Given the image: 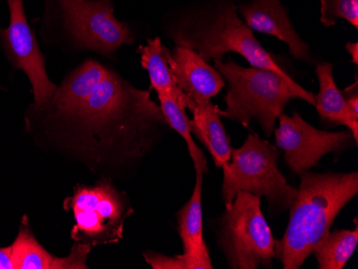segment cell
Listing matches in <instances>:
<instances>
[{
  "label": "cell",
  "instance_id": "cell-24",
  "mask_svg": "<svg viewBox=\"0 0 358 269\" xmlns=\"http://www.w3.org/2000/svg\"><path fill=\"white\" fill-rule=\"evenodd\" d=\"M0 89H1V86H0Z\"/></svg>",
  "mask_w": 358,
  "mask_h": 269
},
{
  "label": "cell",
  "instance_id": "cell-19",
  "mask_svg": "<svg viewBox=\"0 0 358 269\" xmlns=\"http://www.w3.org/2000/svg\"><path fill=\"white\" fill-rule=\"evenodd\" d=\"M159 101H160V110L164 114L166 124L174 129L179 136H182L186 140L188 146L189 154L192 158L196 173H208L207 160L205 158L202 150L196 146L191 136L190 124L186 115V108L178 102L175 101L168 94H159Z\"/></svg>",
  "mask_w": 358,
  "mask_h": 269
},
{
  "label": "cell",
  "instance_id": "cell-8",
  "mask_svg": "<svg viewBox=\"0 0 358 269\" xmlns=\"http://www.w3.org/2000/svg\"><path fill=\"white\" fill-rule=\"evenodd\" d=\"M64 208L72 210L76 220L72 240L90 247L120 242L124 221L134 212L126 196L108 180L94 187H78Z\"/></svg>",
  "mask_w": 358,
  "mask_h": 269
},
{
  "label": "cell",
  "instance_id": "cell-15",
  "mask_svg": "<svg viewBox=\"0 0 358 269\" xmlns=\"http://www.w3.org/2000/svg\"><path fill=\"white\" fill-rule=\"evenodd\" d=\"M186 108L193 114L192 120H189L191 133L206 146L217 168H222L230 162L232 147L221 122L218 106L211 103L210 100L186 99Z\"/></svg>",
  "mask_w": 358,
  "mask_h": 269
},
{
  "label": "cell",
  "instance_id": "cell-12",
  "mask_svg": "<svg viewBox=\"0 0 358 269\" xmlns=\"http://www.w3.org/2000/svg\"><path fill=\"white\" fill-rule=\"evenodd\" d=\"M168 61L177 87L186 99L210 100L225 87L224 80L216 68L211 67L193 50L176 46L174 51H169Z\"/></svg>",
  "mask_w": 358,
  "mask_h": 269
},
{
  "label": "cell",
  "instance_id": "cell-23",
  "mask_svg": "<svg viewBox=\"0 0 358 269\" xmlns=\"http://www.w3.org/2000/svg\"><path fill=\"white\" fill-rule=\"evenodd\" d=\"M345 49L348 50V52H349L350 55L352 56V61L355 64V65H357L358 64V44L357 42H349V43H347V45H345Z\"/></svg>",
  "mask_w": 358,
  "mask_h": 269
},
{
  "label": "cell",
  "instance_id": "cell-9",
  "mask_svg": "<svg viewBox=\"0 0 358 269\" xmlns=\"http://www.w3.org/2000/svg\"><path fill=\"white\" fill-rule=\"evenodd\" d=\"M9 25L0 29V40L8 59L22 70L31 84L37 112L51 102L58 86L48 78L45 61L40 51L35 33L30 27L22 0H8Z\"/></svg>",
  "mask_w": 358,
  "mask_h": 269
},
{
  "label": "cell",
  "instance_id": "cell-17",
  "mask_svg": "<svg viewBox=\"0 0 358 269\" xmlns=\"http://www.w3.org/2000/svg\"><path fill=\"white\" fill-rule=\"evenodd\" d=\"M140 51L141 64L150 75V88L156 90L158 94H168L186 108L185 94L177 87L172 69L169 65L168 53L170 50L162 44L160 38H155L148 40V45L141 48Z\"/></svg>",
  "mask_w": 358,
  "mask_h": 269
},
{
  "label": "cell",
  "instance_id": "cell-14",
  "mask_svg": "<svg viewBox=\"0 0 358 269\" xmlns=\"http://www.w3.org/2000/svg\"><path fill=\"white\" fill-rule=\"evenodd\" d=\"M14 269H85L92 247L76 242L67 258H56L43 248L30 230L27 217L22 221L19 234L11 245Z\"/></svg>",
  "mask_w": 358,
  "mask_h": 269
},
{
  "label": "cell",
  "instance_id": "cell-1",
  "mask_svg": "<svg viewBox=\"0 0 358 269\" xmlns=\"http://www.w3.org/2000/svg\"><path fill=\"white\" fill-rule=\"evenodd\" d=\"M39 113L69 134L99 138L120 163L143 156L148 134L166 124L150 92L138 89L94 59L78 66Z\"/></svg>",
  "mask_w": 358,
  "mask_h": 269
},
{
  "label": "cell",
  "instance_id": "cell-4",
  "mask_svg": "<svg viewBox=\"0 0 358 269\" xmlns=\"http://www.w3.org/2000/svg\"><path fill=\"white\" fill-rule=\"evenodd\" d=\"M176 46H184L208 60H222L227 53L243 56L252 67L271 70L293 80L277 65L271 54L253 36L252 29L238 19L234 3H224L216 10L193 14L171 27Z\"/></svg>",
  "mask_w": 358,
  "mask_h": 269
},
{
  "label": "cell",
  "instance_id": "cell-6",
  "mask_svg": "<svg viewBox=\"0 0 358 269\" xmlns=\"http://www.w3.org/2000/svg\"><path fill=\"white\" fill-rule=\"evenodd\" d=\"M44 21L58 26L78 50L110 56L134 43L129 26L114 14L113 0H44Z\"/></svg>",
  "mask_w": 358,
  "mask_h": 269
},
{
  "label": "cell",
  "instance_id": "cell-22",
  "mask_svg": "<svg viewBox=\"0 0 358 269\" xmlns=\"http://www.w3.org/2000/svg\"><path fill=\"white\" fill-rule=\"evenodd\" d=\"M0 269H14L11 247L0 248Z\"/></svg>",
  "mask_w": 358,
  "mask_h": 269
},
{
  "label": "cell",
  "instance_id": "cell-2",
  "mask_svg": "<svg viewBox=\"0 0 358 269\" xmlns=\"http://www.w3.org/2000/svg\"><path fill=\"white\" fill-rule=\"evenodd\" d=\"M358 194L357 172L301 174L296 200L282 240H275V258L285 269H299L329 233L336 217Z\"/></svg>",
  "mask_w": 358,
  "mask_h": 269
},
{
  "label": "cell",
  "instance_id": "cell-20",
  "mask_svg": "<svg viewBox=\"0 0 358 269\" xmlns=\"http://www.w3.org/2000/svg\"><path fill=\"white\" fill-rule=\"evenodd\" d=\"M345 20L358 27V0H321V22L327 27L336 25V20Z\"/></svg>",
  "mask_w": 358,
  "mask_h": 269
},
{
  "label": "cell",
  "instance_id": "cell-3",
  "mask_svg": "<svg viewBox=\"0 0 358 269\" xmlns=\"http://www.w3.org/2000/svg\"><path fill=\"white\" fill-rule=\"evenodd\" d=\"M215 68L227 85V108L219 110L220 116L246 128L257 119L267 138L275 131V122L291 100L301 99L315 106L313 92L271 70L245 68L232 59L215 60Z\"/></svg>",
  "mask_w": 358,
  "mask_h": 269
},
{
  "label": "cell",
  "instance_id": "cell-16",
  "mask_svg": "<svg viewBox=\"0 0 358 269\" xmlns=\"http://www.w3.org/2000/svg\"><path fill=\"white\" fill-rule=\"evenodd\" d=\"M333 64L322 62L317 65L320 92L315 96V108L322 122L329 124H343L349 128L355 144L358 140V117L348 106L343 92L338 89L333 74Z\"/></svg>",
  "mask_w": 358,
  "mask_h": 269
},
{
  "label": "cell",
  "instance_id": "cell-11",
  "mask_svg": "<svg viewBox=\"0 0 358 269\" xmlns=\"http://www.w3.org/2000/svg\"><path fill=\"white\" fill-rule=\"evenodd\" d=\"M202 182V173H196L192 196L177 215L184 253L173 258L157 253H145V260L152 268L213 269L208 248L203 237Z\"/></svg>",
  "mask_w": 358,
  "mask_h": 269
},
{
  "label": "cell",
  "instance_id": "cell-13",
  "mask_svg": "<svg viewBox=\"0 0 358 269\" xmlns=\"http://www.w3.org/2000/svg\"><path fill=\"white\" fill-rule=\"evenodd\" d=\"M237 12L250 29L278 38L287 43L293 57L307 62L313 60L310 50L296 33L280 0H250L239 5Z\"/></svg>",
  "mask_w": 358,
  "mask_h": 269
},
{
  "label": "cell",
  "instance_id": "cell-18",
  "mask_svg": "<svg viewBox=\"0 0 358 269\" xmlns=\"http://www.w3.org/2000/svg\"><path fill=\"white\" fill-rule=\"evenodd\" d=\"M355 228L329 232L313 250L320 269H343L355 252L358 244L357 218Z\"/></svg>",
  "mask_w": 358,
  "mask_h": 269
},
{
  "label": "cell",
  "instance_id": "cell-10",
  "mask_svg": "<svg viewBox=\"0 0 358 269\" xmlns=\"http://www.w3.org/2000/svg\"><path fill=\"white\" fill-rule=\"evenodd\" d=\"M278 119L279 128L273 131L275 145L285 152V159L289 168L299 175L317 166L325 154L345 152L354 140L350 131L329 132L317 129L299 113L292 117L281 113Z\"/></svg>",
  "mask_w": 358,
  "mask_h": 269
},
{
  "label": "cell",
  "instance_id": "cell-7",
  "mask_svg": "<svg viewBox=\"0 0 358 269\" xmlns=\"http://www.w3.org/2000/svg\"><path fill=\"white\" fill-rule=\"evenodd\" d=\"M218 242L233 269L271 268L275 240L261 210V198L239 192L219 222Z\"/></svg>",
  "mask_w": 358,
  "mask_h": 269
},
{
  "label": "cell",
  "instance_id": "cell-21",
  "mask_svg": "<svg viewBox=\"0 0 358 269\" xmlns=\"http://www.w3.org/2000/svg\"><path fill=\"white\" fill-rule=\"evenodd\" d=\"M343 98L347 102L348 106L351 108L354 115L358 117V92H357V82L353 86H350L347 89L343 90Z\"/></svg>",
  "mask_w": 358,
  "mask_h": 269
},
{
  "label": "cell",
  "instance_id": "cell-5",
  "mask_svg": "<svg viewBox=\"0 0 358 269\" xmlns=\"http://www.w3.org/2000/svg\"><path fill=\"white\" fill-rule=\"evenodd\" d=\"M279 152L268 140L249 134L239 148H232L223 168L222 198L229 208L239 192L265 196L269 210L277 215L289 210L299 190L287 184L278 168Z\"/></svg>",
  "mask_w": 358,
  "mask_h": 269
}]
</instances>
